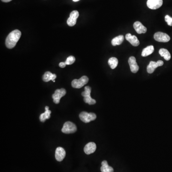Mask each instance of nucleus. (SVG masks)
I'll list each match as a JSON object with an SVG mask.
<instances>
[{
    "label": "nucleus",
    "instance_id": "nucleus-23",
    "mask_svg": "<svg viewBox=\"0 0 172 172\" xmlns=\"http://www.w3.org/2000/svg\"><path fill=\"white\" fill-rule=\"evenodd\" d=\"M75 60L76 59L75 57L71 55V56H70V57L67 58V59L66 61H65V63H66V65H71V64H73L75 62Z\"/></svg>",
    "mask_w": 172,
    "mask_h": 172
},
{
    "label": "nucleus",
    "instance_id": "nucleus-6",
    "mask_svg": "<svg viewBox=\"0 0 172 172\" xmlns=\"http://www.w3.org/2000/svg\"><path fill=\"white\" fill-rule=\"evenodd\" d=\"M66 94V90L64 88H62L61 89L55 90L54 94L52 95L54 102L55 104L59 103L61 98L64 97Z\"/></svg>",
    "mask_w": 172,
    "mask_h": 172
},
{
    "label": "nucleus",
    "instance_id": "nucleus-22",
    "mask_svg": "<svg viewBox=\"0 0 172 172\" xmlns=\"http://www.w3.org/2000/svg\"><path fill=\"white\" fill-rule=\"evenodd\" d=\"M108 64L111 67V69H112V70L115 69L118 66V59L117 58H114V57L110 58V59H108Z\"/></svg>",
    "mask_w": 172,
    "mask_h": 172
},
{
    "label": "nucleus",
    "instance_id": "nucleus-24",
    "mask_svg": "<svg viewBox=\"0 0 172 172\" xmlns=\"http://www.w3.org/2000/svg\"><path fill=\"white\" fill-rule=\"evenodd\" d=\"M165 21L169 26H172V18L168 15H166L165 16Z\"/></svg>",
    "mask_w": 172,
    "mask_h": 172
},
{
    "label": "nucleus",
    "instance_id": "nucleus-19",
    "mask_svg": "<svg viewBox=\"0 0 172 172\" xmlns=\"http://www.w3.org/2000/svg\"><path fill=\"white\" fill-rule=\"evenodd\" d=\"M154 50L155 49H154V47H153V46H147L143 49L142 53H141V56L144 57L148 56L153 53Z\"/></svg>",
    "mask_w": 172,
    "mask_h": 172
},
{
    "label": "nucleus",
    "instance_id": "nucleus-28",
    "mask_svg": "<svg viewBox=\"0 0 172 172\" xmlns=\"http://www.w3.org/2000/svg\"><path fill=\"white\" fill-rule=\"evenodd\" d=\"M53 82H55V80H54Z\"/></svg>",
    "mask_w": 172,
    "mask_h": 172
},
{
    "label": "nucleus",
    "instance_id": "nucleus-2",
    "mask_svg": "<svg viewBox=\"0 0 172 172\" xmlns=\"http://www.w3.org/2000/svg\"><path fill=\"white\" fill-rule=\"evenodd\" d=\"M91 88L89 86H86L85 87V90L82 92V95L84 97V101L86 103L89 105H94L96 103V100L92 99L90 96Z\"/></svg>",
    "mask_w": 172,
    "mask_h": 172
},
{
    "label": "nucleus",
    "instance_id": "nucleus-26",
    "mask_svg": "<svg viewBox=\"0 0 172 172\" xmlns=\"http://www.w3.org/2000/svg\"><path fill=\"white\" fill-rule=\"evenodd\" d=\"M1 1L4 2H8L9 1H11L12 0H1Z\"/></svg>",
    "mask_w": 172,
    "mask_h": 172
},
{
    "label": "nucleus",
    "instance_id": "nucleus-17",
    "mask_svg": "<svg viewBox=\"0 0 172 172\" xmlns=\"http://www.w3.org/2000/svg\"><path fill=\"white\" fill-rule=\"evenodd\" d=\"M57 78V75L55 74H52L49 71H47L43 76V80L45 82H49L50 80L54 81Z\"/></svg>",
    "mask_w": 172,
    "mask_h": 172
},
{
    "label": "nucleus",
    "instance_id": "nucleus-21",
    "mask_svg": "<svg viewBox=\"0 0 172 172\" xmlns=\"http://www.w3.org/2000/svg\"><path fill=\"white\" fill-rule=\"evenodd\" d=\"M159 54L161 56L164 57L165 60L168 61L171 59V55L168 50L165 49H161L159 50Z\"/></svg>",
    "mask_w": 172,
    "mask_h": 172
},
{
    "label": "nucleus",
    "instance_id": "nucleus-3",
    "mask_svg": "<svg viewBox=\"0 0 172 172\" xmlns=\"http://www.w3.org/2000/svg\"><path fill=\"white\" fill-rule=\"evenodd\" d=\"M77 130V127L74 123L71 121H67L64 123L61 131L63 133L70 134L74 133Z\"/></svg>",
    "mask_w": 172,
    "mask_h": 172
},
{
    "label": "nucleus",
    "instance_id": "nucleus-9",
    "mask_svg": "<svg viewBox=\"0 0 172 172\" xmlns=\"http://www.w3.org/2000/svg\"><path fill=\"white\" fill-rule=\"evenodd\" d=\"M164 65V62L162 60H158L156 62L154 61H151L147 67V71L149 74H152L154 72L157 67H158L162 66Z\"/></svg>",
    "mask_w": 172,
    "mask_h": 172
},
{
    "label": "nucleus",
    "instance_id": "nucleus-14",
    "mask_svg": "<svg viewBox=\"0 0 172 172\" xmlns=\"http://www.w3.org/2000/svg\"><path fill=\"white\" fill-rule=\"evenodd\" d=\"M133 27L139 34L145 33L147 31V28L140 22H135L133 24Z\"/></svg>",
    "mask_w": 172,
    "mask_h": 172
},
{
    "label": "nucleus",
    "instance_id": "nucleus-12",
    "mask_svg": "<svg viewBox=\"0 0 172 172\" xmlns=\"http://www.w3.org/2000/svg\"><path fill=\"white\" fill-rule=\"evenodd\" d=\"M128 63L130 65V69L132 72L133 73H137L139 70V67L136 62L135 57H130L128 60Z\"/></svg>",
    "mask_w": 172,
    "mask_h": 172
},
{
    "label": "nucleus",
    "instance_id": "nucleus-4",
    "mask_svg": "<svg viewBox=\"0 0 172 172\" xmlns=\"http://www.w3.org/2000/svg\"><path fill=\"white\" fill-rule=\"evenodd\" d=\"M79 116L81 120L85 123H88L90 121L94 120L97 117L95 113L92 112L88 113L86 111L81 112Z\"/></svg>",
    "mask_w": 172,
    "mask_h": 172
},
{
    "label": "nucleus",
    "instance_id": "nucleus-15",
    "mask_svg": "<svg viewBox=\"0 0 172 172\" xmlns=\"http://www.w3.org/2000/svg\"><path fill=\"white\" fill-rule=\"evenodd\" d=\"M125 38L133 46H137L140 44V42L135 35H132L131 34H127L125 36Z\"/></svg>",
    "mask_w": 172,
    "mask_h": 172
},
{
    "label": "nucleus",
    "instance_id": "nucleus-5",
    "mask_svg": "<svg viewBox=\"0 0 172 172\" xmlns=\"http://www.w3.org/2000/svg\"><path fill=\"white\" fill-rule=\"evenodd\" d=\"M88 82V78L86 76H82L79 79H74L71 83L72 87L76 88H80L84 85L87 84Z\"/></svg>",
    "mask_w": 172,
    "mask_h": 172
},
{
    "label": "nucleus",
    "instance_id": "nucleus-13",
    "mask_svg": "<svg viewBox=\"0 0 172 172\" xmlns=\"http://www.w3.org/2000/svg\"><path fill=\"white\" fill-rule=\"evenodd\" d=\"M96 145L95 143L90 142L85 145L84 148V152L87 155H90L95 152L96 150Z\"/></svg>",
    "mask_w": 172,
    "mask_h": 172
},
{
    "label": "nucleus",
    "instance_id": "nucleus-10",
    "mask_svg": "<svg viewBox=\"0 0 172 172\" xmlns=\"http://www.w3.org/2000/svg\"><path fill=\"white\" fill-rule=\"evenodd\" d=\"M163 3V0H148L147 5L149 8L156 10L161 7Z\"/></svg>",
    "mask_w": 172,
    "mask_h": 172
},
{
    "label": "nucleus",
    "instance_id": "nucleus-7",
    "mask_svg": "<svg viewBox=\"0 0 172 172\" xmlns=\"http://www.w3.org/2000/svg\"><path fill=\"white\" fill-rule=\"evenodd\" d=\"M154 38L159 42H168L170 40V37L168 34L163 32H157L154 34Z\"/></svg>",
    "mask_w": 172,
    "mask_h": 172
},
{
    "label": "nucleus",
    "instance_id": "nucleus-16",
    "mask_svg": "<svg viewBox=\"0 0 172 172\" xmlns=\"http://www.w3.org/2000/svg\"><path fill=\"white\" fill-rule=\"evenodd\" d=\"M51 111L49 110V107L48 106H46L45 108V112L44 113H42L40 115V121L44 123L46 120L49 119L50 117V114H51Z\"/></svg>",
    "mask_w": 172,
    "mask_h": 172
},
{
    "label": "nucleus",
    "instance_id": "nucleus-27",
    "mask_svg": "<svg viewBox=\"0 0 172 172\" xmlns=\"http://www.w3.org/2000/svg\"><path fill=\"white\" fill-rule=\"evenodd\" d=\"M74 1H79V0H73Z\"/></svg>",
    "mask_w": 172,
    "mask_h": 172
},
{
    "label": "nucleus",
    "instance_id": "nucleus-8",
    "mask_svg": "<svg viewBox=\"0 0 172 172\" xmlns=\"http://www.w3.org/2000/svg\"><path fill=\"white\" fill-rule=\"evenodd\" d=\"M79 16V13L75 10L70 13V16L67 20V24L70 26H73L76 24L77 20Z\"/></svg>",
    "mask_w": 172,
    "mask_h": 172
},
{
    "label": "nucleus",
    "instance_id": "nucleus-20",
    "mask_svg": "<svg viewBox=\"0 0 172 172\" xmlns=\"http://www.w3.org/2000/svg\"><path fill=\"white\" fill-rule=\"evenodd\" d=\"M124 39V37L123 35H119L118 37H115L112 39L111 41V44L113 46L121 45Z\"/></svg>",
    "mask_w": 172,
    "mask_h": 172
},
{
    "label": "nucleus",
    "instance_id": "nucleus-1",
    "mask_svg": "<svg viewBox=\"0 0 172 172\" xmlns=\"http://www.w3.org/2000/svg\"><path fill=\"white\" fill-rule=\"evenodd\" d=\"M21 37V32L18 30L11 32L5 40V45L8 49H12L16 46L17 43Z\"/></svg>",
    "mask_w": 172,
    "mask_h": 172
},
{
    "label": "nucleus",
    "instance_id": "nucleus-25",
    "mask_svg": "<svg viewBox=\"0 0 172 172\" xmlns=\"http://www.w3.org/2000/svg\"><path fill=\"white\" fill-rule=\"evenodd\" d=\"M66 63L62 62H60V63H59V66L60 67H61V68H64V67L66 66Z\"/></svg>",
    "mask_w": 172,
    "mask_h": 172
},
{
    "label": "nucleus",
    "instance_id": "nucleus-18",
    "mask_svg": "<svg viewBox=\"0 0 172 172\" xmlns=\"http://www.w3.org/2000/svg\"><path fill=\"white\" fill-rule=\"evenodd\" d=\"M102 167L100 168V170L102 172H113V168L109 166L107 161H103L102 163Z\"/></svg>",
    "mask_w": 172,
    "mask_h": 172
},
{
    "label": "nucleus",
    "instance_id": "nucleus-11",
    "mask_svg": "<svg viewBox=\"0 0 172 172\" xmlns=\"http://www.w3.org/2000/svg\"><path fill=\"white\" fill-rule=\"evenodd\" d=\"M66 151L61 147H58L55 150V157L58 161L61 162L66 156Z\"/></svg>",
    "mask_w": 172,
    "mask_h": 172
}]
</instances>
